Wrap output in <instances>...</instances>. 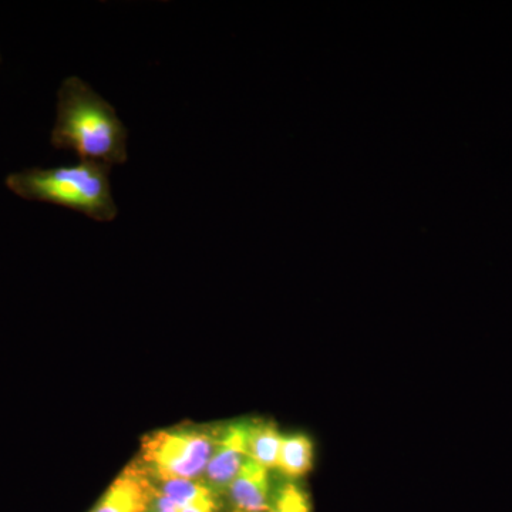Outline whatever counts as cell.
Instances as JSON below:
<instances>
[{
	"mask_svg": "<svg viewBox=\"0 0 512 512\" xmlns=\"http://www.w3.org/2000/svg\"><path fill=\"white\" fill-rule=\"evenodd\" d=\"M127 138V128L109 101L80 77L63 80L50 137L56 150L73 151L80 161L113 167L127 163Z\"/></svg>",
	"mask_w": 512,
	"mask_h": 512,
	"instance_id": "obj_1",
	"label": "cell"
},
{
	"mask_svg": "<svg viewBox=\"0 0 512 512\" xmlns=\"http://www.w3.org/2000/svg\"><path fill=\"white\" fill-rule=\"evenodd\" d=\"M109 165L80 161L55 168H26L6 177V187L22 200L69 208L97 222L119 215L111 192Z\"/></svg>",
	"mask_w": 512,
	"mask_h": 512,
	"instance_id": "obj_2",
	"label": "cell"
},
{
	"mask_svg": "<svg viewBox=\"0 0 512 512\" xmlns=\"http://www.w3.org/2000/svg\"><path fill=\"white\" fill-rule=\"evenodd\" d=\"M218 431L183 427L148 434L141 444L144 471L160 481L195 480L205 473Z\"/></svg>",
	"mask_w": 512,
	"mask_h": 512,
	"instance_id": "obj_3",
	"label": "cell"
},
{
	"mask_svg": "<svg viewBox=\"0 0 512 512\" xmlns=\"http://www.w3.org/2000/svg\"><path fill=\"white\" fill-rule=\"evenodd\" d=\"M154 500L156 488L147 471L136 464L113 481L92 512H148Z\"/></svg>",
	"mask_w": 512,
	"mask_h": 512,
	"instance_id": "obj_4",
	"label": "cell"
},
{
	"mask_svg": "<svg viewBox=\"0 0 512 512\" xmlns=\"http://www.w3.org/2000/svg\"><path fill=\"white\" fill-rule=\"evenodd\" d=\"M248 458L247 423H235L218 431L217 444L205 477L212 488H227Z\"/></svg>",
	"mask_w": 512,
	"mask_h": 512,
	"instance_id": "obj_5",
	"label": "cell"
},
{
	"mask_svg": "<svg viewBox=\"0 0 512 512\" xmlns=\"http://www.w3.org/2000/svg\"><path fill=\"white\" fill-rule=\"evenodd\" d=\"M228 488L238 512H268L271 507L269 470L249 457Z\"/></svg>",
	"mask_w": 512,
	"mask_h": 512,
	"instance_id": "obj_6",
	"label": "cell"
},
{
	"mask_svg": "<svg viewBox=\"0 0 512 512\" xmlns=\"http://www.w3.org/2000/svg\"><path fill=\"white\" fill-rule=\"evenodd\" d=\"M282 440L284 436L272 421L247 423L248 457L268 470L278 467Z\"/></svg>",
	"mask_w": 512,
	"mask_h": 512,
	"instance_id": "obj_7",
	"label": "cell"
},
{
	"mask_svg": "<svg viewBox=\"0 0 512 512\" xmlns=\"http://www.w3.org/2000/svg\"><path fill=\"white\" fill-rule=\"evenodd\" d=\"M313 457H315V447L308 436L305 434L284 436L276 468L286 476L301 477L312 470Z\"/></svg>",
	"mask_w": 512,
	"mask_h": 512,
	"instance_id": "obj_8",
	"label": "cell"
},
{
	"mask_svg": "<svg viewBox=\"0 0 512 512\" xmlns=\"http://www.w3.org/2000/svg\"><path fill=\"white\" fill-rule=\"evenodd\" d=\"M156 494L164 497L173 505H191L215 501L212 488L195 480L161 481L160 490Z\"/></svg>",
	"mask_w": 512,
	"mask_h": 512,
	"instance_id": "obj_9",
	"label": "cell"
},
{
	"mask_svg": "<svg viewBox=\"0 0 512 512\" xmlns=\"http://www.w3.org/2000/svg\"><path fill=\"white\" fill-rule=\"evenodd\" d=\"M268 512H312V505L299 485L285 483L276 491Z\"/></svg>",
	"mask_w": 512,
	"mask_h": 512,
	"instance_id": "obj_10",
	"label": "cell"
},
{
	"mask_svg": "<svg viewBox=\"0 0 512 512\" xmlns=\"http://www.w3.org/2000/svg\"><path fill=\"white\" fill-rule=\"evenodd\" d=\"M151 512H173V511L158 510V508L154 507V510H151Z\"/></svg>",
	"mask_w": 512,
	"mask_h": 512,
	"instance_id": "obj_11",
	"label": "cell"
},
{
	"mask_svg": "<svg viewBox=\"0 0 512 512\" xmlns=\"http://www.w3.org/2000/svg\"><path fill=\"white\" fill-rule=\"evenodd\" d=\"M0 63H2V56H0Z\"/></svg>",
	"mask_w": 512,
	"mask_h": 512,
	"instance_id": "obj_12",
	"label": "cell"
}]
</instances>
